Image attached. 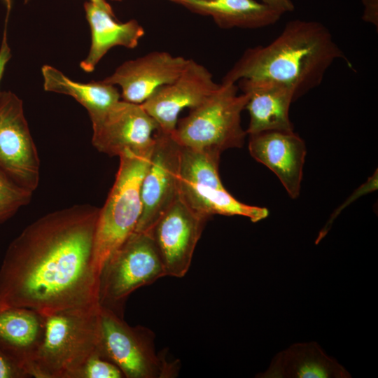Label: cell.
<instances>
[{
	"label": "cell",
	"instance_id": "7a4b0ae2",
	"mask_svg": "<svg viewBox=\"0 0 378 378\" xmlns=\"http://www.w3.org/2000/svg\"><path fill=\"white\" fill-rule=\"evenodd\" d=\"M344 53L329 29L321 22H288L267 46L247 48L222 79H266L293 89L295 101L318 87L331 64Z\"/></svg>",
	"mask_w": 378,
	"mask_h": 378
},
{
	"label": "cell",
	"instance_id": "2e32d148",
	"mask_svg": "<svg viewBox=\"0 0 378 378\" xmlns=\"http://www.w3.org/2000/svg\"><path fill=\"white\" fill-rule=\"evenodd\" d=\"M238 88L248 95L245 109L249 113L246 132L253 134L265 131H293L289 109L295 92L288 85L266 79H240Z\"/></svg>",
	"mask_w": 378,
	"mask_h": 378
},
{
	"label": "cell",
	"instance_id": "5b68a950",
	"mask_svg": "<svg viewBox=\"0 0 378 378\" xmlns=\"http://www.w3.org/2000/svg\"><path fill=\"white\" fill-rule=\"evenodd\" d=\"M150 155L126 152L119 156L115 182L97 218L93 265L99 278L107 260L136 229L142 209L141 184Z\"/></svg>",
	"mask_w": 378,
	"mask_h": 378
},
{
	"label": "cell",
	"instance_id": "ba28073f",
	"mask_svg": "<svg viewBox=\"0 0 378 378\" xmlns=\"http://www.w3.org/2000/svg\"><path fill=\"white\" fill-rule=\"evenodd\" d=\"M220 156L181 147L180 196L208 218L215 214L241 216L255 223L267 218L266 208L245 204L227 191L219 176Z\"/></svg>",
	"mask_w": 378,
	"mask_h": 378
},
{
	"label": "cell",
	"instance_id": "d6986e66",
	"mask_svg": "<svg viewBox=\"0 0 378 378\" xmlns=\"http://www.w3.org/2000/svg\"><path fill=\"white\" fill-rule=\"evenodd\" d=\"M86 19L91 31V46L85 59L80 63L85 72L94 71L96 65L114 46L134 48L145 31L136 20L119 22L115 16L88 1L84 4Z\"/></svg>",
	"mask_w": 378,
	"mask_h": 378
},
{
	"label": "cell",
	"instance_id": "f546056e",
	"mask_svg": "<svg viewBox=\"0 0 378 378\" xmlns=\"http://www.w3.org/2000/svg\"><path fill=\"white\" fill-rule=\"evenodd\" d=\"M112 1H122V0H112Z\"/></svg>",
	"mask_w": 378,
	"mask_h": 378
},
{
	"label": "cell",
	"instance_id": "603a6c76",
	"mask_svg": "<svg viewBox=\"0 0 378 378\" xmlns=\"http://www.w3.org/2000/svg\"><path fill=\"white\" fill-rule=\"evenodd\" d=\"M76 378H125V377L116 365L95 353L80 368Z\"/></svg>",
	"mask_w": 378,
	"mask_h": 378
},
{
	"label": "cell",
	"instance_id": "4316f807",
	"mask_svg": "<svg viewBox=\"0 0 378 378\" xmlns=\"http://www.w3.org/2000/svg\"><path fill=\"white\" fill-rule=\"evenodd\" d=\"M364 12L363 19L373 25L378 26V0H363Z\"/></svg>",
	"mask_w": 378,
	"mask_h": 378
},
{
	"label": "cell",
	"instance_id": "7402d4cb",
	"mask_svg": "<svg viewBox=\"0 0 378 378\" xmlns=\"http://www.w3.org/2000/svg\"><path fill=\"white\" fill-rule=\"evenodd\" d=\"M31 192L22 189L0 173V223L13 216L31 199Z\"/></svg>",
	"mask_w": 378,
	"mask_h": 378
},
{
	"label": "cell",
	"instance_id": "9a60e30c",
	"mask_svg": "<svg viewBox=\"0 0 378 378\" xmlns=\"http://www.w3.org/2000/svg\"><path fill=\"white\" fill-rule=\"evenodd\" d=\"M248 150L277 176L290 198L299 197L307 148L298 134L276 130L250 134Z\"/></svg>",
	"mask_w": 378,
	"mask_h": 378
},
{
	"label": "cell",
	"instance_id": "8992f818",
	"mask_svg": "<svg viewBox=\"0 0 378 378\" xmlns=\"http://www.w3.org/2000/svg\"><path fill=\"white\" fill-rule=\"evenodd\" d=\"M155 335L147 328L132 327L111 309L99 306V354L116 365L125 378H170L178 361L157 354Z\"/></svg>",
	"mask_w": 378,
	"mask_h": 378
},
{
	"label": "cell",
	"instance_id": "44dd1931",
	"mask_svg": "<svg viewBox=\"0 0 378 378\" xmlns=\"http://www.w3.org/2000/svg\"><path fill=\"white\" fill-rule=\"evenodd\" d=\"M41 72L46 91L72 97L86 108L90 118L106 111L120 100L116 86L104 80L78 83L50 65H43Z\"/></svg>",
	"mask_w": 378,
	"mask_h": 378
},
{
	"label": "cell",
	"instance_id": "cb8c5ba5",
	"mask_svg": "<svg viewBox=\"0 0 378 378\" xmlns=\"http://www.w3.org/2000/svg\"><path fill=\"white\" fill-rule=\"evenodd\" d=\"M377 171L373 174V175L368 179L367 182L363 184L358 190H355L353 195L350 196L347 201H346L342 205H341L332 215L329 221L324 228L320 232L318 237L317 238V242L319 241L328 232V227L330 226V223L336 218L338 214L347 205L353 202L356 198L363 195V194L377 190Z\"/></svg>",
	"mask_w": 378,
	"mask_h": 378
},
{
	"label": "cell",
	"instance_id": "6da1fadb",
	"mask_svg": "<svg viewBox=\"0 0 378 378\" xmlns=\"http://www.w3.org/2000/svg\"><path fill=\"white\" fill-rule=\"evenodd\" d=\"M99 212L78 204L27 226L9 244L0 267V305L42 314L97 307L93 251Z\"/></svg>",
	"mask_w": 378,
	"mask_h": 378
},
{
	"label": "cell",
	"instance_id": "5bb4252c",
	"mask_svg": "<svg viewBox=\"0 0 378 378\" xmlns=\"http://www.w3.org/2000/svg\"><path fill=\"white\" fill-rule=\"evenodd\" d=\"M189 59L165 51H153L120 64L103 80L121 88L122 100L141 104L158 88L172 83Z\"/></svg>",
	"mask_w": 378,
	"mask_h": 378
},
{
	"label": "cell",
	"instance_id": "8fae6325",
	"mask_svg": "<svg viewBox=\"0 0 378 378\" xmlns=\"http://www.w3.org/2000/svg\"><path fill=\"white\" fill-rule=\"evenodd\" d=\"M208 219L190 207L178 194L155 223L148 234L166 276L181 278L186 274Z\"/></svg>",
	"mask_w": 378,
	"mask_h": 378
},
{
	"label": "cell",
	"instance_id": "f1b7e54d",
	"mask_svg": "<svg viewBox=\"0 0 378 378\" xmlns=\"http://www.w3.org/2000/svg\"><path fill=\"white\" fill-rule=\"evenodd\" d=\"M89 1L96 4L97 6H99L100 8H103L106 11L108 12L113 16H115L111 6L106 2V0H89Z\"/></svg>",
	"mask_w": 378,
	"mask_h": 378
},
{
	"label": "cell",
	"instance_id": "484cf974",
	"mask_svg": "<svg viewBox=\"0 0 378 378\" xmlns=\"http://www.w3.org/2000/svg\"><path fill=\"white\" fill-rule=\"evenodd\" d=\"M6 2L7 4V13L4 23L3 38L0 46V81L3 77L6 66L11 57L10 49L8 43L7 36L8 17L10 10V1L6 0Z\"/></svg>",
	"mask_w": 378,
	"mask_h": 378
},
{
	"label": "cell",
	"instance_id": "ac0fdd59",
	"mask_svg": "<svg viewBox=\"0 0 378 378\" xmlns=\"http://www.w3.org/2000/svg\"><path fill=\"white\" fill-rule=\"evenodd\" d=\"M260 378H349L350 373L315 342L295 343L279 352Z\"/></svg>",
	"mask_w": 378,
	"mask_h": 378
},
{
	"label": "cell",
	"instance_id": "277c9868",
	"mask_svg": "<svg viewBox=\"0 0 378 378\" xmlns=\"http://www.w3.org/2000/svg\"><path fill=\"white\" fill-rule=\"evenodd\" d=\"M236 83H223L201 104L178 120L171 134L181 147L220 155L224 150L240 148L247 134L241 114L248 97L237 94Z\"/></svg>",
	"mask_w": 378,
	"mask_h": 378
},
{
	"label": "cell",
	"instance_id": "e0dca14e",
	"mask_svg": "<svg viewBox=\"0 0 378 378\" xmlns=\"http://www.w3.org/2000/svg\"><path fill=\"white\" fill-rule=\"evenodd\" d=\"M45 328L43 314L26 307L0 305V351L31 377Z\"/></svg>",
	"mask_w": 378,
	"mask_h": 378
},
{
	"label": "cell",
	"instance_id": "4fadbf2b",
	"mask_svg": "<svg viewBox=\"0 0 378 378\" xmlns=\"http://www.w3.org/2000/svg\"><path fill=\"white\" fill-rule=\"evenodd\" d=\"M219 85L205 66L189 59L175 80L158 88L141 105L157 122L159 132L172 134L181 111L201 104Z\"/></svg>",
	"mask_w": 378,
	"mask_h": 378
},
{
	"label": "cell",
	"instance_id": "30bf717a",
	"mask_svg": "<svg viewBox=\"0 0 378 378\" xmlns=\"http://www.w3.org/2000/svg\"><path fill=\"white\" fill-rule=\"evenodd\" d=\"M90 120L92 144L99 152L118 157L152 153L159 126L141 104L119 100Z\"/></svg>",
	"mask_w": 378,
	"mask_h": 378
},
{
	"label": "cell",
	"instance_id": "52a82bcc",
	"mask_svg": "<svg viewBox=\"0 0 378 378\" xmlns=\"http://www.w3.org/2000/svg\"><path fill=\"white\" fill-rule=\"evenodd\" d=\"M164 276L162 262L150 235L134 231L110 256L100 272L99 304L123 317L129 295Z\"/></svg>",
	"mask_w": 378,
	"mask_h": 378
},
{
	"label": "cell",
	"instance_id": "3957f363",
	"mask_svg": "<svg viewBox=\"0 0 378 378\" xmlns=\"http://www.w3.org/2000/svg\"><path fill=\"white\" fill-rule=\"evenodd\" d=\"M43 316L44 333L33 363L31 377L76 378L86 360L98 353L99 304Z\"/></svg>",
	"mask_w": 378,
	"mask_h": 378
},
{
	"label": "cell",
	"instance_id": "83f0119b",
	"mask_svg": "<svg viewBox=\"0 0 378 378\" xmlns=\"http://www.w3.org/2000/svg\"><path fill=\"white\" fill-rule=\"evenodd\" d=\"M262 3L280 11L284 14L294 10V4L292 0H260Z\"/></svg>",
	"mask_w": 378,
	"mask_h": 378
},
{
	"label": "cell",
	"instance_id": "ffe728a7",
	"mask_svg": "<svg viewBox=\"0 0 378 378\" xmlns=\"http://www.w3.org/2000/svg\"><path fill=\"white\" fill-rule=\"evenodd\" d=\"M190 11L209 16L223 29H258L276 23L284 15L255 0H169Z\"/></svg>",
	"mask_w": 378,
	"mask_h": 378
},
{
	"label": "cell",
	"instance_id": "9c48e42d",
	"mask_svg": "<svg viewBox=\"0 0 378 378\" xmlns=\"http://www.w3.org/2000/svg\"><path fill=\"white\" fill-rule=\"evenodd\" d=\"M0 173L33 192L40 178V160L24 116L22 100L0 91Z\"/></svg>",
	"mask_w": 378,
	"mask_h": 378
},
{
	"label": "cell",
	"instance_id": "7c38bea8",
	"mask_svg": "<svg viewBox=\"0 0 378 378\" xmlns=\"http://www.w3.org/2000/svg\"><path fill=\"white\" fill-rule=\"evenodd\" d=\"M181 148L171 134L157 132L149 164L141 181L142 209L135 232L148 234L178 196Z\"/></svg>",
	"mask_w": 378,
	"mask_h": 378
},
{
	"label": "cell",
	"instance_id": "d4e9b609",
	"mask_svg": "<svg viewBox=\"0 0 378 378\" xmlns=\"http://www.w3.org/2000/svg\"><path fill=\"white\" fill-rule=\"evenodd\" d=\"M27 374L0 351V378H27Z\"/></svg>",
	"mask_w": 378,
	"mask_h": 378
}]
</instances>
